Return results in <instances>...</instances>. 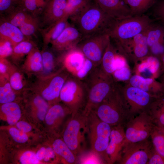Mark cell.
Returning <instances> with one entry per match:
<instances>
[{
  "mask_svg": "<svg viewBox=\"0 0 164 164\" xmlns=\"http://www.w3.org/2000/svg\"><path fill=\"white\" fill-rule=\"evenodd\" d=\"M159 78L160 81L162 84L164 88V73L161 75Z\"/></svg>",
  "mask_w": 164,
  "mask_h": 164,
  "instance_id": "56",
  "label": "cell"
},
{
  "mask_svg": "<svg viewBox=\"0 0 164 164\" xmlns=\"http://www.w3.org/2000/svg\"><path fill=\"white\" fill-rule=\"evenodd\" d=\"M0 109L6 116L8 124L10 125L16 124L21 118V107L16 101L2 104Z\"/></svg>",
  "mask_w": 164,
  "mask_h": 164,
  "instance_id": "32",
  "label": "cell"
},
{
  "mask_svg": "<svg viewBox=\"0 0 164 164\" xmlns=\"http://www.w3.org/2000/svg\"><path fill=\"white\" fill-rule=\"evenodd\" d=\"M152 8L154 16L164 27V0H158Z\"/></svg>",
  "mask_w": 164,
  "mask_h": 164,
  "instance_id": "44",
  "label": "cell"
},
{
  "mask_svg": "<svg viewBox=\"0 0 164 164\" xmlns=\"http://www.w3.org/2000/svg\"><path fill=\"white\" fill-rule=\"evenodd\" d=\"M96 67L91 61L86 58L83 66L77 73L74 77L84 80Z\"/></svg>",
  "mask_w": 164,
  "mask_h": 164,
  "instance_id": "43",
  "label": "cell"
},
{
  "mask_svg": "<svg viewBox=\"0 0 164 164\" xmlns=\"http://www.w3.org/2000/svg\"><path fill=\"white\" fill-rule=\"evenodd\" d=\"M11 63L7 59H0V77H9V71Z\"/></svg>",
  "mask_w": 164,
  "mask_h": 164,
  "instance_id": "49",
  "label": "cell"
},
{
  "mask_svg": "<svg viewBox=\"0 0 164 164\" xmlns=\"http://www.w3.org/2000/svg\"><path fill=\"white\" fill-rule=\"evenodd\" d=\"M82 39V35L78 29L70 24L51 44L52 47L59 52L65 51L76 47Z\"/></svg>",
  "mask_w": 164,
  "mask_h": 164,
  "instance_id": "14",
  "label": "cell"
},
{
  "mask_svg": "<svg viewBox=\"0 0 164 164\" xmlns=\"http://www.w3.org/2000/svg\"><path fill=\"white\" fill-rule=\"evenodd\" d=\"M50 0H14L15 7L31 13L36 17L38 13H41Z\"/></svg>",
  "mask_w": 164,
  "mask_h": 164,
  "instance_id": "33",
  "label": "cell"
},
{
  "mask_svg": "<svg viewBox=\"0 0 164 164\" xmlns=\"http://www.w3.org/2000/svg\"><path fill=\"white\" fill-rule=\"evenodd\" d=\"M66 5V0H50L41 13L43 24L47 27L65 17Z\"/></svg>",
  "mask_w": 164,
  "mask_h": 164,
  "instance_id": "20",
  "label": "cell"
},
{
  "mask_svg": "<svg viewBox=\"0 0 164 164\" xmlns=\"http://www.w3.org/2000/svg\"><path fill=\"white\" fill-rule=\"evenodd\" d=\"M69 18L64 17L54 23L41 30L43 47H47L51 44L59 36L65 29L70 24Z\"/></svg>",
  "mask_w": 164,
  "mask_h": 164,
  "instance_id": "24",
  "label": "cell"
},
{
  "mask_svg": "<svg viewBox=\"0 0 164 164\" xmlns=\"http://www.w3.org/2000/svg\"><path fill=\"white\" fill-rule=\"evenodd\" d=\"M19 161L22 164H36L40 163L36 158V154L30 151L24 152L21 156Z\"/></svg>",
  "mask_w": 164,
  "mask_h": 164,
  "instance_id": "47",
  "label": "cell"
},
{
  "mask_svg": "<svg viewBox=\"0 0 164 164\" xmlns=\"http://www.w3.org/2000/svg\"><path fill=\"white\" fill-rule=\"evenodd\" d=\"M88 92L87 86L84 81L70 75L61 90L60 101L70 109L73 116L83 111Z\"/></svg>",
  "mask_w": 164,
  "mask_h": 164,
  "instance_id": "6",
  "label": "cell"
},
{
  "mask_svg": "<svg viewBox=\"0 0 164 164\" xmlns=\"http://www.w3.org/2000/svg\"><path fill=\"white\" fill-rule=\"evenodd\" d=\"M149 49L150 55L160 59L164 54V38L154 44Z\"/></svg>",
  "mask_w": 164,
  "mask_h": 164,
  "instance_id": "48",
  "label": "cell"
},
{
  "mask_svg": "<svg viewBox=\"0 0 164 164\" xmlns=\"http://www.w3.org/2000/svg\"><path fill=\"white\" fill-rule=\"evenodd\" d=\"M70 75L63 68L45 77H36L29 87L40 95L50 105L60 101V95L65 82Z\"/></svg>",
  "mask_w": 164,
  "mask_h": 164,
  "instance_id": "4",
  "label": "cell"
},
{
  "mask_svg": "<svg viewBox=\"0 0 164 164\" xmlns=\"http://www.w3.org/2000/svg\"><path fill=\"white\" fill-rule=\"evenodd\" d=\"M36 46L32 42L26 39L18 43L13 47L10 56L11 62L19 67L24 58Z\"/></svg>",
  "mask_w": 164,
  "mask_h": 164,
  "instance_id": "29",
  "label": "cell"
},
{
  "mask_svg": "<svg viewBox=\"0 0 164 164\" xmlns=\"http://www.w3.org/2000/svg\"><path fill=\"white\" fill-rule=\"evenodd\" d=\"M19 28L5 21L1 22L0 39L9 42L13 47L26 39Z\"/></svg>",
  "mask_w": 164,
  "mask_h": 164,
  "instance_id": "26",
  "label": "cell"
},
{
  "mask_svg": "<svg viewBox=\"0 0 164 164\" xmlns=\"http://www.w3.org/2000/svg\"><path fill=\"white\" fill-rule=\"evenodd\" d=\"M111 126L101 121L92 111L87 117V135L91 149L101 155L108 163L106 151Z\"/></svg>",
  "mask_w": 164,
  "mask_h": 164,
  "instance_id": "8",
  "label": "cell"
},
{
  "mask_svg": "<svg viewBox=\"0 0 164 164\" xmlns=\"http://www.w3.org/2000/svg\"><path fill=\"white\" fill-rule=\"evenodd\" d=\"M16 124L17 128L25 133L29 132L32 130L31 126L26 121H20L17 122Z\"/></svg>",
  "mask_w": 164,
  "mask_h": 164,
  "instance_id": "53",
  "label": "cell"
},
{
  "mask_svg": "<svg viewBox=\"0 0 164 164\" xmlns=\"http://www.w3.org/2000/svg\"><path fill=\"white\" fill-rule=\"evenodd\" d=\"M9 133L14 141L17 143H23L28 139L27 135L17 128L11 127L9 130Z\"/></svg>",
  "mask_w": 164,
  "mask_h": 164,
  "instance_id": "45",
  "label": "cell"
},
{
  "mask_svg": "<svg viewBox=\"0 0 164 164\" xmlns=\"http://www.w3.org/2000/svg\"><path fill=\"white\" fill-rule=\"evenodd\" d=\"M25 74L19 67L12 62L9 71V80L14 90L21 95L29 85Z\"/></svg>",
  "mask_w": 164,
  "mask_h": 164,
  "instance_id": "25",
  "label": "cell"
},
{
  "mask_svg": "<svg viewBox=\"0 0 164 164\" xmlns=\"http://www.w3.org/2000/svg\"><path fill=\"white\" fill-rule=\"evenodd\" d=\"M92 0H66L64 17L68 18L84 9Z\"/></svg>",
  "mask_w": 164,
  "mask_h": 164,
  "instance_id": "39",
  "label": "cell"
},
{
  "mask_svg": "<svg viewBox=\"0 0 164 164\" xmlns=\"http://www.w3.org/2000/svg\"><path fill=\"white\" fill-rule=\"evenodd\" d=\"M133 70L135 74L156 79L161 75L160 60L150 55L134 63Z\"/></svg>",
  "mask_w": 164,
  "mask_h": 164,
  "instance_id": "17",
  "label": "cell"
},
{
  "mask_svg": "<svg viewBox=\"0 0 164 164\" xmlns=\"http://www.w3.org/2000/svg\"><path fill=\"white\" fill-rule=\"evenodd\" d=\"M33 101L36 106L37 115L40 121H43L50 106V104L40 95L30 88Z\"/></svg>",
  "mask_w": 164,
  "mask_h": 164,
  "instance_id": "38",
  "label": "cell"
},
{
  "mask_svg": "<svg viewBox=\"0 0 164 164\" xmlns=\"http://www.w3.org/2000/svg\"><path fill=\"white\" fill-rule=\"evenodd\" d=\"M62 52L56 50L52 47H43L41 51L43 70L40 75L36 77H45L58 72L63 67L62 62Z\"/></svg>",
  "mask_w": 164,
  "mask_h": 164,
  "instance_id": "15",
  "label": "cell"
},
{
  "mask_svg": "<svg viewBox=\"0 0 164 164\" xmlns=\"http://www.w3.org/2000/svg\"><path fill=\"white\" fill-rule=\"evenodd\" d=\"M69 19L81 33L83 39L99 34L109 35L118 20L104 11L94 0Z\"/></svg>",
  "mask_w": 164,
  "mask_h": 164,
  "instance_id": "1",
  "label": "cell"
},
{
  "mask_svg": "<svg viewBox=\"0 0 164 164\" xmlns=\"http://www.w3.org/2000/svg\"><path fill=\"white\" fill-rule=\"evenodd\" d=\"M15 7L14 0H0V12L9 13Z\"/></svg>",
  "mask_w": 164,
  "mask_h": 164,
  "instance_id": "51",
  "label": "cell"
},
{
  "mask_svg": "<svg viewBox=\"0 0 164 164\" xmlns=\"http://www.w3.org/2000/svg\"><path fill=\"white\" fill-rule=\"evenodd\" d=\"M150 137L155 149L164 157V135L158 128L155 126Z\"/></svg>",
  "mask_w": 164,
  "mask_h": 164,
  "instance_id": "40",
  "label": "cell"
},
{
  "mask_svg": "<svg viewBox=\"0 0 164 164\" xmlns=\"http://www.w3.org/2000/svg\"><path fill=\"white\" fill-rule=\"evenodd\" d=\"M129 7L133 16L143 15L158 0H124Z\"/></svg>",
  "mask_w": 164,
  "mask_h": 164,
  "instance_id": "34",
  "label": "cell"
},
{
  "mask_svg": "<svg viewBox=\"0 0 164 164\" xmlns=\"http://www.w3.org/2000/svg\"><path fill=\"white\" fill-rule=\"evenodd\" d=\"M145 35L149 48L164 38V27L152 22L145 30Z\"/></svg>",
  "mask_w": 164,
  "mask_h": 164,
  "instance_id": "35",
  "label": "cell"
},
{
  "mask_svg": "<svg viewBox=\"0 0 164 164\" xmlns=\"http://www.w3.org/2000/svg\"><path fill=\"white\" fill-rule=\"evenodd\" d=\"M132 75L131 70L128 64L116 70L112 74V77L115 82H125L130 78Z\"/></svg>",
  "mask_w": 164,
  "mask_h": 164,
  "instance_id": "42",
  "label": "cell"
},
{
  "mask_svg": "<svg viewBox=\"0 0 164 164\" xmlns=\"http://www.w3.org/2000/svg\"><path fill=\"white\" fill-rule=\"evenodd\" d=\"M145 30L128 41V58L134 63L150 55Z\"/></svg>",
  "mask_w": 164,
  "mask_h": 164,
  "instance_id": "16",
  "label": "cell"
},
{
  "mask_svg": "<svg viewBox=\"0 0 164 164\" xmlns=\"http://www.w3.org/2000/svg\"><path fill=\"white\" fill-rule=\"evenodd\" d=\"M22 98L12 88L9 77H0V103L2 104L16 101Z\"/></svg>",
  "mask_w": 164,
  "mask_h": 164,
  "instance_id": "30",
  "label": "cell"
},
{
  "mask_svg": "<svg viewBox=\"0 0 164 164\" xmlns=\"http://www.w3.org/2000/svg\"><path fill=\"white\" fill-rule=\"evenodd\" d=\"M9 13V16L5 21L19 28L34 16L25 10L15 6Z\"/></svg>",
  "mask_w": 164,
  "mask_h": 164,
  "instance_id": "36",
  "label": "cell"
},
{
  "mask_svg": "<svg viewBox=\"0 0 164 164\" xmlns=\"http://www.w3.org/2000/svg\"><path fill=\"white\" fill-rule=\"evenodd\" d=\"M83 81L87 86L88 92L82 113L87 116L108 95L117 83L112 76L103 71L100 65L96 67Z\"/></svg>",
  "mask_w": 164,
  "mask_h": 164,
  "instance_id": "2",
  "label": "cell"
},
{
  "mask_svg": "<svg viewBox=\"0 0 164 164\" xmlns=\"http://www.w3.org/2000/svg\"><path fill=\"white\" fill-rule=\"evenodd\" d=\"M94 111L101 121L111 126L125 122L130 115L117 83Z\"/></svg>",
  "mask_w": 164,
  "mask_h": 164,
  "instance_id": "3",
  "label": "cell"
},
{
  "mask_svg": "<svg viewBox=\"0 0 164 164\" xmlns=\"http://www.w3.org/2000/svg\"><path fill=\"white\" fill-rule=\"evenodd\" d=\"M60 159L56 155L52 147H48L46 148L45 157L43 159L45 161H48L50 160L58 161Z\"/></svg>",
  "mask_w": 164,
  "mask_h": 164,
  "instance_id": "52",
  "label": "cell"
},
{
  "mask_svg": "<svg viewBox=\"0 0 164 164\" xmlns=\"http://www.w3.org/2000/svg\"><path fill=\"white\" fill-rule=\"evenodd\" d=\"M158 128L159 129L160 131H161V132L164 135V126L161 128Z\"/></svg>",
  "mask_w": 164,
  "mask_h": 164,
  "instance_id": "57",
  "label": "cell"
},
{
  "mask_svg": "<svg viewBox=\"0 0 164 164\" xmlns=\"http://www.w3.org/2000/svg\"><path fill=\"white\" fill-rule=\"evenodd\" d=\"M153 22L149 16L143 14L117 20L109 35L116 45H120L144 31Z\"/></svg>",
  "mask_w": 164,
  "mask_h": 164,
  "instance_id": "7",
  "label": "cell"
},
{
  "mask_svg": "<svg viewBox=\"0 0 164 164\" xmlns=\"http://www.w3.org/2000/svg\"><path fill=\"white\" fill-rule=\"evenodd\" d=\"M124 124L111 126L109 142L106 151L108 164L118 162L126 142Z\"/></svg>",
  "mask_w": 164,
  "mask_h": 164,
  "instance_id": "13",
  "label": "cell"
},
{
  "mask_svg": "<svg viewBox=\"0 0 164 164\" xmlns=\"http://www.w3.org/2000/svg\"><path fill=\"white\" fill-rule=\"evenodd\" d=\"M12 50L13 46L9 42L0 39V59L10 57Z\"/></svg>",
  "mask_w": 164,
  "mask_h": 164,
  "instance_id": "46",
  "label": "cell"
},
{
  "mask_svg": "<svg viewBox=\"0 0 164 164\" xmlns=\"http://www.w3.org/2000/svg\"><path fill=\"white\" fill-rule=\"evenodd\" d=\"M154 148L148 139L136 143L126 142L118 162L121 164H147Z\"/></svg>",
  "mask_w": 164,
  "mask_h": 164,
  "instance_id": "11",
  "label": "cell"
},
{
  "mask_svg": "<svg viewBox=\"0 0 164 164\" xmlns=\"http://www.w3.org/2000/svg\"><path fill=\"white\" fill-rule=\"evenodd\" d=\"M39 21L33 16L19 27L22 33L26 36L32 35L38 28Z\"/></svg>",
  "mask_w": 164,
  "mask_h": 164,
  "instance_id": "41",
  "label": "cell"
},
{
  "mask_svg": "<svg viewBox=\"0 0 164 164\" xmlns=\"http://www.w3.org/2000/svg\"><path fill=\"white\" fill-rule=\"evenodd\" d=\"M125 124L127 142L136 143L148 139L155 127L147 111L129 116Z\"/></svg>",
  "mask_w": 164,
  "mask_h": 164,
  "instance_id": "9",
  "label": "cell"
},
{
  "mask_svg": "<svg viewBox=\"0 0 164 164\" xmlns=\"http://www.w3.org/2000/svg\"><path fill=\"white\" fill-rule=\"evenodd\" d=\"M82 111L71 116L62 134L64 141L77 156L86 150L87 116Z\"/></svg>",
  "mask_w": 164,
  "mask_h": 164,
  "instance_id": "5",
  "label": "cell"
},
{
  "mask_svg": "<svg viewBox=\"0 0 164 164\" xmlns=\"http://www.w3.org/2000/svg\"><path fill=\"white\" fill-rule=\"evenodd\" d=\"M52 147L59 159L66 163L77 164L76 156L64 142L63 138H57L54 139Z\"/></svg>",
  "mask_w": 164,
  "mask_h": 164,
  "instance_id": "28",
  "label": "cell"
},
{
  "mask_svg": "<svg viewBox=\"0 0 164 164\" xmlns=\"http://www.w3.org/2000/svg\"><path fill=\"white\" fill-rule=\"evenodd\" d=\"M104 158L98 153L91 149L86 150L77 156V164H106Z\"/></svg>",
  "mask_w": 164,
  "mask_h": 164,
  "instance_id": "37",
  "label": "cell"
},
{
  "mask_svg": "<svg viewBox=\"0 0 164 164\" xmlns=\"http://www.w3.org/2000/svg\"><path fill=\"white\" fill-rule=\"evenodd\" d=\"M94 0L104 11L117 20L133 16L129 7L124 0Z\"/></svg>",
  "mask_w": 164,
  "mask_h": 164,
  "instance_id": "18",
  "label": "cell"
},
{
  "mask_svg": "<svg viewBox=\"0 0 164 164\" xmlns=\"http://www.w3.org/2000/svg\"><path fill=\"white\" fill-rule=\"evenodd\" d=\"M155 126H164V94L153 100L147 110Z\"/></svg>",
  "mask_w": 164,
  "mask_h": 164,
  "instance_id": "27",
  "label": "cell"
},
{
  "mask_svg": "<svg viewBox=\"0 0 164 164\" xmlns=\"http://www.w3.org/2000/svg\"><path fill=\"white\" fill-rule=\"evenodd\" d=\"M147 164H164V157L158 153L154 148Z\"/></svg>",
  "mask_w": 164,
  "mask_h": 164,
  "instance_id": "50",
  "label": "cell"
},
{
  "mask_svg": "<svg viewBox=\"0 0 164 164\" xmlns=\"http://www.w3.org/2000/svg\"><path fill=\"white\" fill-rule=\"evenodd\" d=\"M61 57L63 67L70 75L74 77L83 66L86 59L77 47L63 52Z\"/></svg>",
  "mask_w": 164,
  "mask_h": 164,
  "instance_id": "19",
  "label": "cell"
},
{
  "mask_svg": "<svg viewBox=\"0 0 164 164\" xmlns=\"http://www.w3.org/2000/svg\"><path fill=\"white\" fill-rule=\"evenodd\" d=\"M58 102L50 105L45 118L46 123L55 129L57 128L67 115L71 114L70 109L64 104Z\"/></svg>",
  "mask_w": 164,
  "mask_h": 164,
  "instance_id": "23",
  "label": "cell"
},
{
  "mask_svg": "<svg viewBox=\"0 0 164 164\" xmlns=\"http://www.w3.org/2000/svg\"><path fill=\"white\" fill-rule=\"evenodd\" d=\"M132 86L138 88L156 97L164 94V88L160 81L156 79L132 75L127 81Z\"/></svg>",
  "mask_w": 164,
  "mask_h": 164,
  "instance_id": "21",
  "label": "cell"
},
{
  "mask_svg": "<svg viewBox=\"0 0 164 164\" xmlns=\"http://www.w3.org/2000/svg\"><path fill=\"white\" fill-rule=\"evenodd\" d=\"M111 40L108 34L97 35L83 39L77 47L87 58L98 66Z\"/></svg>",
  "mask_w": 164,
  "mask_h": 164,
  "instance_id": "12",
  "label": "cell"
},
{
  "mask_svg": "<svg viewBox=\"0 0 164 164\" xmlns=\"http://www.w3.org/2000/svg\"><path fill=\"white\" fill-rule=\"evenodd\" d=\"M45 148L42 147L37 151L36 154V158L39 161H41L44 159L45 155Z\"/></svg>",
  "mask_w": 164,
  "mask_h": 164,
  "instance_id": "54",
  "label": "cell"
},
{
  "mask_svg": "<svg viewBox=\"0 0 164 164\" xmlns=\"http://www.w3.org/2000/svg\"><path fill=\"white\" fill-rule=\"evenodd\" d=\"M117 52V48L111 43V40L100 65L103 71L109 76H112L114 71V63Z\"/></svg>",
  "mask_w": 164,
  "mask_h": 164,
  "instance_id": "31",
  "label": "cell"
},
{
  "mask_svg": "<svg viewBox=\"0 0 164 164\" xmlns=\"http://www.w3.org/2000/svg\"><path fill=\"white\" fill-rule=\"evenodd\" d=\"M19 67L28 77L40 74L43 70L42 56L41 51L36 46L26 56Z\"/></svg>",
  "mask_w": 164,
  "mask_h": 164,
  "instance_id": "22",
  "label": "cell"
},
{
  "mask_svg": "<svg viewBox=\"0 0 164 164\" xmlns=\"http://www.w3.org/2000/svg\"><path fill=\"white\" fill-rule=\"evenodd\" d=\"M161 63V75L164 73V54L160 59Z\"/></svg>",
  "mask_w": 164,
  "mask_h": 164,
  "instance_id": "55",
  "label": "cell"
},
{
  "mask_svg": "<svg viewBox=\"0 0 164 164\" xmlns=\"http://www.w3.org/2000/svg\"><path fill=\"white\" fill-rule=\"evenodd\" d=\"M118 85L130 116L147 111L155 97L127 82Z\"/></svg>",
  "mask_w": 164,
  "mask_h": 164,
  "instance_id": "10",
  "label": "cell"
}]
</instances>
